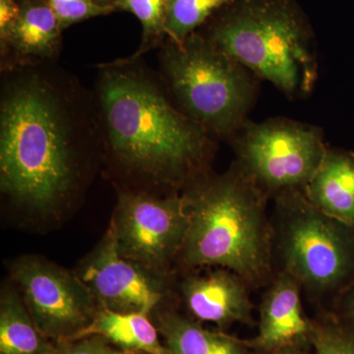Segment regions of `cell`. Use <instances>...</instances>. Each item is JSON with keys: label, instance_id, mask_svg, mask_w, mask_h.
<instances>
[{"label": "cell", "instance_id": "4316f807", "mask_svg": "<svg viewBox=\"0 0 354 354\" xmlns=\"http://www.w3.org/2000/svg\"><path fill=\"white\" fill-rule=\"evenodd\" d=\"M136 353H129V351H121V349L115 348L114 349L113 354H135Z\"/></svg>", "mask_w": 354, "mask_h": 354}, {"label": "cell", "instance_id": "cb8c5ba5", "mask_svg": "<svg viewBox=\"0 0 354 354\" xmlns=\"http://www.w3.org/2000/svg\"><path fill=\"white\" fill-rule=\"evenodd\" d=\"M346 291L348 292L342 298L344 300L342 301L339 312L334 313L354 325V285Z\"/></svg>", "mask_w": 354, "mask_h": 354}, {"label": "cell", "instance_id": "603a6c76", "mask_svg": "<svg viewBox=\"0 0 354 354\" xmlns=\"http://www.w3.org/2000/svg\"><path fill=\"white\" fill-rule=\"evenodd\" d=\"M20 10V2L16 0H0V36L15 22Z\"/></svg>", "mask_w": 354, "mask_h": 354}, {"label": "cell", "instance_id": "ba28073f", "mask_svg": "<svg viewBox=\"0 0 354 354\" xmlns=\"http://www.w3.org/2000/svg\"><path fill=\"white\" fill-rule=\"evenodd\" d=\"M111 225L121 255L160 276L181 252L189 215L183 195L121 189Z\"/></svg>", "mask_w": 354, "mask_h": 354}, {"label": "cell", "instance_id": "277c9868", "mask_svg": "<svg viewBox=\"0 0 354 354\" xmlns=\"http://www.w3.org/2000/svg\"><path fill=\"white\" fill-rule=\"evenodd\" d=\"M202 35L290 99L315 88L313 34L292 0H237Z\"/></svg>", "mask_w": 354, "mask_h": 354}, {"label": "cell", "instance_id": "7402d4cb", "mask_svg": "<svg viewBox=\"0 0 354 354\" xmlns=\"http://www.w3.org/2000/svg\"><path fill=\"white\" fill-rule=\"evenodd\" d=\"M55 354H113V344L99 335H90L75 341L57 342Z\"/></svg>", "mask_w": 354, "mask_h": 354}, {"label": "cell", "instance_id": "ac0fdd59", "mask_svg": "<svg viewBox=\"0 0 354 354\" xmlns=\"http://www.w3.org/2000/svg\"><path fill=\"white\" fill-rule=\"evenodd\" d=\"M237 0H171L165 21L167 38L174 43H183L184 39L198 28L207 22L209 17Z\"/></svg>", "mask_w": 354, "mask_h": 354}, {"label": "cell", "instance_id": "e0dca14e", "mask_svg": "<svg viewBox=\"0 0 354 354\" xmlns=\"http://www.w3.org/2000/svg\"><path fill=\"white\" fill-rule=\"evenodd\" d=\"M57 344L39 330L20 293L2 290L0 354H55Z\"/></svg>", "mask_w": 354, "mask_h": 354}, {"label": "cell", "instance_id": "6da1fadb", "mask_svg": "<svg viewBox=\"0 0 354 354\" xmlns=\"http://www.w3.org/2000/svg\"><path fill=\"white\" fill-rule=\"evenodd\" d=\"M102 155L94 91L55 64L1 70L0 188L50 214L75 196L91 158Z\"/></svg>", "mask_w": 354, "mask_h": 354}, {"label": "cell", "instance_id": "8fae6325", "mask_svg": "<svg viewBox=\"0 0 354 354\" xmlns=\"http://www.w3.org/2000/svg\"><path fill=\"white\" fill-rule=\"evenodd\" d=\"M301 293L292 277L274 272L259 306L258 334L245 339L254 353H269L290 346H311L312 319L305 314Z\"/></svg>", "mask_w": 354, "mask_h": 354}, {"label": "cell", "instance_id": "484cf974", "mask_svg": "<svg viewBox=\"0 0 354 354\" xmlns=\"http://www.w3.org/2000/svg\"><path fill=\"white\" fill-rule=\"evenodd\" d=\"M94 1L95 3L99 4V6H113L114 2H115L116 0H94Z\"/></svg>", "mask_w": 354, "mask_h": 354}, {"label": "cell", "instance_id": "4fadbf2b", "mask_svg": "<svg viewBox=\"0 0 354 354\" xmlns=\"http://www.w3.org/2000/svg\"><path fill=\"white\" fill-rule=\"evenodd\" d=\"M17 19L0 36L1 70L55 64L62 25L48 0H22Z\"/></svg>", "mask_w": 354, "mask_h": 354}, {"label": "cell", "instance_id": "5b68a950", "mask_svg": "<svg viewBox=\"0 0 354 354\" xmlns=\"http://www.w3.org/2000/svg\"><path fill=\"white\" fill-rule=\"evenodd\" d=\"M160 78L172 101L214 138L230 141L257 101L258 77L200 32L158 50Z\"/></svg>", "mask_w": 354, "mask_h": 354}, {"label": "cell", "instance_id": "30bf717a", "mask_svg": "<svg viewBox=\"0 0 354 354\" xmlns=\"http://www.w3.org/2000/svg\"><path fill=\"white\" fill-rule=\"evenodd\" d=\"M76 274L99 306L111 311L150 315L165 298L162 279L121 255L111 225Z\"/></svg>", "mask_w": 354, "mask_h": 354}, {"label": "cell", "instance_id": "9c48e42d", "mask_svg": "<svg viewBox=\"0 0 354 354\" xmlns=\"http://www.w3.org/2000/svg\"><path fill=\"white\" fill-rule=\"evenodd\" d=\"M10 272L39 330L55 342L69 341L87 328L100 308L76 272L44 258L25 256Z\"/></svg>", "mask_w": 354, "mask_h": 354}, {"label": "cell", "instance_id": "d6986e66", "mask_svg": "<svg viewBox=\"0 0 354 354\" xmlns=\"http://www.w3.org/2000/svg\"><path fill=\"white\" fill-rule=\"evenodd\" d=\"M171 0H116V10L132 13L143 28L141 44L132 57H142L149 50L160 48L167 39L165 26Z\"/></svg>", "mask_w": 354, "mask_h": 354}, {"label": "cell", "instance_id": "52a82bcc", "mask_svg": "<svg viewBox=\"0 0 354 354\" xmlns=\"http://www.w3.org/2000/svg\"><path fill=\"white\" fill-rule=\"evenodd\" d=\"M230 142L235 164L269 198L304 192L328 149L322 128L285 118H248Z\"/></svg>", "mask_w": 354, "mask_h": 354}, {"label": "cell", "instance_id": "ffe728a7", "mask_svg": "<svg viewBox=\"0 0 354 354\" xmlns=\"http://www.w3.org/2000/svg\"><path fill=\"white\" fill-rule=\"evenodd\" d=\"M311 346L315 354H354V325L332 311L312 318Z\"/></svg>", "mask_w": 354, "mask_h": 354}, {"label": "cell", "instance_id": "3957f363", "mask_svg": "<svg viewBox=\"0 0 354 354\" xmlns=\"http://www.w3.org/2000/svg\"><path fill=\"white\" fill-rule=\"evenodd\" d=\"M181 195L189 215L184 266L225 268L250 288L268 286L276 272L270 198L234 162L223 174H203Z\"/></svg>", "mask_w": 354, "mask_h": 354}, {"label": "cell", "instance_id": "d4e9b609", "mask_svg": "<svg viewBox=\"0 0 354 354\" xmlns=\"http://www.w3.org/2000/svg\"><path fill=\"white\" fill-rule=\"evenodd\" d=\"M266 354H315V353L311 346H290Z\"/></svg>", "mask_w": 354, "mask_h": 354}, {"label": "cell", "instance_id": "44dd1931", "mask_svg": "<svg viewBox=\"0 0 354 354\" xmlns=\"http://www.w3.org/2000/svg\"><path fill=\"white\" fill-rule=\"evenodd\" d=\"M62 30L97 16L109 15L116 10L113 6H102L94 0H48Z\"/></svg>", "mask_w": 354, "mask_h": 354}, {"label": "cell", "instance_id": "5bb4252c", "mask_svg": "<svg viewBox=\"0 0 354 354\" xmlns=\"http://www.w3.org/2000/svg\"><path fill=\"white\" fill-rule=\"evenodd\" d=\"M304 194L315 208L354 230V153L328 148Z\"/></svg>", "mask_w": 354, "mask_h": 354}, {"label": "cell", "instance_id": "7a4b0ae2", "mask_svg": "<svg viewBox=\"0 0 354 354\" xmlns=\"http://www.w3.org/2000/svg\"><path fill=\"white\" fill-rule=\"evenodd\" d=\"M102 156L137 183L184 190L209 171L216 139L180 111L142 57L97 65Z\"/></svg>", "mask_w": 354, "mask_h": 354}, {"label": "cell", "instance_id": "83f0119b", "mask_svg": "<svg viewBox=\"0 0 354 354\" xmlns=\"http://www.w3.org/2000/svg\"><path fill=\"white\" fill-rule=\"evenodd\" d=\"M135 354H148V353H136Z\"/></svg>", "mask_w": 354, "mask_h": 354}, {"label": "cell", "instance_id": "2e32d148", "mask_svg": "<svg viewBox=\"0 0 354 354\" xmlns=\"http://www.w3.org/2000/svg\"><path fill=\"white\" fill-rule=\"evenodd\" d=\"M158 334L157 327L147 314L120 313L100 307L90 325L69 341L99 335L121 351L171 354L160 342Z\"/></svg>", "mask_w": 354, "mask_h": 354}, {"label": "cell", "instance_id": "8992f818", "mask_svg": "<svg viewBox=\"0 0 354 354\" xmlns=\"http://www.w3.org/2000/svg\"><path fill=\"white\" fill-rule=\"evenodd\" d=\"M272 257L309 300L325 302L354 283V230L315 208L304 191L272 198Z\"/></svg>", "mask_w": 354, "mask_h": 354}, {"label": "cell", "instance_id": "9a60e30c", "mask_svg": "<svg viewBox=\"0 0 354 354\" xmlns=\"http://www.w3.org/2000/svg\"><path fill=\"white\" fill-rule=\"evenodd\" d=\"M156 327L171 354H255L241 339L223 330H211L177 312L158 313Z\"/></svg>", "mask_w": 354, "mask_h": 354}, {"label": "cell", "instance_id": "7c38bea8", "mask_svg": "<svg viewBox=\"0 0 354 354\" xmlns=\"http://www.w3.org/2000/svg\"><path fill=\"white\" fill-rule=\"evenodd\" d=\"M181 295L186 308L198 322L216 324L221 330L236 323L255 326L250 286L225 268L188 277L181 285Z\"/></svg>", "mask_w": 354, "mask_h": 354}]
</instances>
